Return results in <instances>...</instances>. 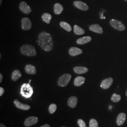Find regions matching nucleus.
Instances as JSON below:
<instances>
[{"label": "nucleus", "mask_w": 127, "mask_h": 127, "mask_svg": "<svg viewBox=\"0 0 127 127\" xmlns=\"http://www.w3.org/2000/svg\"><path fill=\"white\" fill-rule=\"evenodd\" d=\"M71 77V75L69 73L64 74L59 77L58 81V85L60 87L66 86L70 82Z\"/></svg>", "instance_id": "4"}, {"label": "nucleus", "mask_w": 127, "mask_h": 127, "mask_svg": "<svg viewBox=\"0 0 127 127\" xmlns=\"http://www.w3.org/2000/svg\"><path fill=\"white\" fill-rule=\"evenodd\" d=\"M85 79L82 76H77L74 81V84L75 86L79 87L82 86L85 82Z\"/></svg>", "instance_id": "19"}, {"label": "nucleus", "mask_w": 127, "mask_h": 127, "mask_svg": "<svg viewBox=\"0 0 127 127\" xmlns=\"http://www.w3.org/2000/svg\"><path fill=\"white\" fill-rule=\"evenodd\" d=\"M41 127H50V126L49 125V124H46L44 125H42L41 126Z\"/></svg>", "instance_id": "30"}, {"label": "nucleus", "mask_w": 127, "mask_h": 127, "mask_svg": "<svg viewBox=\"0 0 127 127\" xmlns=\"http://www.w3.org/2000/svg\"><path fill=\"white\" fill-rule=\"evenodd\" d=\"M90 127H98V124L96 120L91 119L90 121Z\"/></svg>", "instance_id": "27"}, {"label": "nucleus", "mask_w": 127, "mask_h": 127, "mask_svg": "<svg viewBox=\"0 0 127 127\" xmlns=\"http://www.w3.org/2000/svg\"><path fill=\"white\" fill-rule=\"evenodd\" d=\"M19 9L23 13L26 14H28L32 11L30 7L25 1L20 2L19 4Z\"/></svg>", "instance_id": "9"}, {"label": "nucleus", "mask_w": 127, "mask_h": 127, "mask_svg": "<svg viewBox=\"0 0 127 127\" xmlns=\"http://www.w3.org/2000/svg\"><path fill=\"white\" fill-rule=\"evenodd\" d=\"M73 5L78 9L83 11H86L89 9V6L82 1L76 0L73 2Z\"/></svg>", "instance_id": "10"}, {"label": "nucleus", "mask_w": 127, "mask_h": 127, "mask_svg": "<svg viewBox=\"0 0 127 127\" xmlns=\"http://www.w3.org/2000/svg\"><path fill=\"white\" fill-rule=\"evenodd\" d=\"M110 24L114 29L120 31H123L126 29V27L123 23L116 19L111 20L110 21Z\"/></svg>", "instance_id": "5"}, {"label": "nucleus", "mask_w": 127, "mask_h": 127, "mask_svg": "<svg viewBox=\"0 0 127 127\" xmlns=\"http://www.w3.org/2000/svg\"><path fill=\"white\" fill-rule=\"evenodd\" d=\"M2 75L1 74V73L0 74V82L1 83L2 82Z\"/></svg>", "instance_id": "31"}, {"label": "nucleus", "mask_w": 127, "mask_h": 127, "mask_svg": "<svg viewBox=\"0 0 127 127\" xmlns=\"http://www.w3.org/2000/svg\"><path fill=\"white\" fill-rule=\"evenodd\" d=\"M89 29L92 32L98 33L99 34L103 33V30L102 28L98 24H93V25H91L89 27Z\"/></svg>", "instance_id": "13"}, {"label": "nucleus", "mask_w": 127, "mask_h": 127, "mask_svg": "<svg viewBox=\"0 0 127 127\" xmlns=\"http://www.w3.org/2000/svg\"><path fill=\"white\" fill-rule=\"evenodd\" d=\"M63 11V7L59 3L55 4L54 6V12L56 15H59Z\"/></svg>", "instance_id": "20"}, {"label": "nucleus", "mask_w": 127, "mask_h": 127, "mask_svg": "<svg viewBox=\"0 0 127 127\" xmlns=\"http://www.w3.org/2000/svg\"><path fill=\"white\" fill-rule=\"evenodd\" d=\"M14 103L15 106L18 109H22L24 110H28L31 108V106L28 104H23L17 99L14 100Z\"/></svg>", "instance_id": "11"}, {"label": "nucleus", "mask_w": 127, "mask_h": 127, "mask_svg": "<svg viewBox=\"0 0 127 127\" xmlns=\"http://www.w3.org/2000/svg\"><path fill=\"white\" fill-rule=\"evenodd\" d=\"M73 71L77 74H83L89 71V69L84 66H76L73 68Z\"/></svg>", "instance_id": "17"}, {"label": "nucleus", "mask_w": 127, "mask_h": 127, "mask_svg": "<svg viewBox=\"0 0 127 127\" xmlns=\"http://www.w3.org/2000/svg\"><path fill=\"white\" fill-rule=\"evenodd\" d=\"M113 82V79L112 78H107L103 80L100 84V87L103 89H108L112 85Z\"/></svg>", "instance_id": "8"}, {"label": "nucleus", "mask_w": 127, "mask_h": 127, "mask_svg": "<svg viewBox=\"0 0 127 127\" xmlns=\"http://www.w3.org/2000/svg\"><path fill=\"white\" fill-rule=\"evenodd\" d=\"M91 39H92L91 37L89 36L83 37L78 39L76 41V42L78 44L82 45V44H86V43L90 42L91 40Z\"/></svg>", "instance_id": "18"}, {"label": "nucleus", "mask_w": 127, "mask_h": 127, "mask_svg": "<svg viewBox=\"0 0 127 127\" xmlns=\"http://www.w3.org/2000/svg\"><path fill=\"white\" fill-rule=\"evenodd\" d=\"M83 51L77 47H71L69 50V53L70 56L74 57L82 53Z\"/></svg>", "instance_id": "12"}, {"label": "nucleus", "mask_w": 127, "mask_h": 127, "mask_svg": "<svg viewBox=\"0 0 127 127\" xmlns=\"http://www.w3.org/2000/svg\"><path fill=\"white\" fill-rule=\"evenodd\" d=\"M126 96H127V91H126Z\"/></svg>", "instance_id": "35"}, {"label": "nucleus", "mask_w": 127, "mask_h": 127, "mask_svg": "<svg viewBox=\"0 0 127 127\" xmlns=\"http://www.w3.org/2000/svg\"><path fill=\"white\" fill-rule=\"evenodd\" d=\"M32 23L29 18H24L21 20V28L24 31L29 30L32 27Z\"/></svg>", "instance_id": "6"}, {"label": "nucleus", "mask_w": 127, "mask_h": 127, "mask_svg": "<svg viewBox=\"0 0 127 127\" xmlns=\"http://www.w3.org/2000/svg\"><path fill=\"white\" fill-rule=\"evenodd\" d=\"M57 108V105L55 104H50L49 107V111L50 114H53L56 111Z\"/></svg>", "instance_id": "26"}, {"label": "nucleus", "mask_w": 127, "mask_h": 127, "mask_svg": "<svg viewBox=\"0 0 127 127\" xmlns=\"http://www.w3.org/2000/svg\"><path fill=\"white\" fill-rule=\"evenodd\" d=\"M60 26L62 28H63L67 32H71L72 30V27L70 26V25L66 22H64V21L61 22L60 23Z\"/></svg>", "instance_id": "24"}, {"label": "nucleus", "mask_w": 127, "mask_h": 127, "mask_svg": "<svg viewBox=\"0 0 127 127\" xmlns=\"http://www.w3.org/2000/svg\"><path fill=\"white\" fill-rule=\"evenodd\" d=\"M25 72L29 74H35L36 73V70L34 65L28 64L25 67Z\"/></svg>", "instance_id": "16"}, {"label": "nucleus", "mask_w": 127, "mask_h": 127, "mask_svg": "<svg viewBox=\"0 0 127 127\" xmlns=\"http://www.w3.org/2000/svg\"><path fill=\"white\" fill-rule=\"evenodd\" d=\"M20 51L22 54L29 57L36 56L37 53L34 46L29 44H25L21 46Z\"/></svg>", "instance_id": "2"}, {"label": "nucleus", "mask_w": 127, "mask_h": 127, "mask_svg": "<svg viewBox=\"0 0 127 127\" xmlns=\"http://www.w3.org/2000/svg\"><path fill=\"white\" fill-rule=\"evenodd\" d=\"M77 102H78V99L77 97L75 96H71L68 99L67 104L70 107L73 108L76 106Z\"/></svg>", "instance_id": "15"}, {"label": "nucleus", "mask_w": 127, "mask_h": 127, "mask_svg": "<svg viewBox=\"0 0 127 127\" xmlns=\"http://www.w3.org/2000/svg\"><path fill=\"white\" fill-rule=\"evenodd\" d=\"M73 31L74 33L77 35H82L85 33V31L77 25H75L74 26Z\"/></svg>", "instance_id": "22"}, {"label": "nucleus", "mask_w": 127, "mask_h": 127, "mask_svg": "<svg viewBox=\"0 0 127 127\" xmlns=\"http://www.w3.org/2000/svg\"><path fill=\"white\" fill-rule=\"evenodd\" d=\"M2 1V0H0V5L1 4Z\"/></svg>", "instance_id": "33"}, {"label": "nucleus", "mask_w": 127, "mask_h": 127, "mask_svg": "<svg viewBox=\"0 0 127 127\" xmlns=\"http://www.w3.org/2000/svg\"><path fill=\"white\" fill-rule=\"evenodd\" d=\"M0 127H6L5 126L4 124H0Z\"/></svg>", "instance_id": "32"}, {"label": "nucleus", "mask_w": 127, "mask_h": 127, "mask_svg": "<svg viewBox=\"0 0 127 127\" xmlns=\"http://www.w3.org/2000/svg\"><path fill=\"white\" fill-rule=\"evenodd\" d=\"M4 92V90L3 88L0 87V96H1Z\"/></svg>", "instance_id": "29"}, {"label": "nucleus", "mask_w": 127, "mask_h": 127, "mask_svg": "<svg viewBox=\"0 0 127 127\" xmlns=\"http://www.w3.org/2000/svg\"><path fill=\"white\" fill-rule=\"evenodd\" d=\"M22 76V74L18 70H15L12 73L11 79L13 81H17Z\"/></svg>", "instance_id": "21"}, {"label": "nucleus", "mask_w": 127, "mask_h": 127, "mask_svg": "<svg viewBox=\"0 0 127 127\" xmlns=\"http://www.w3.org/2000/svg\"><path fill=\"white\" fill-rule=\"evenodd\" d=\"M78 124L80 127H86V123L82 119H79L78 120Z\"/></svg>", "instance_id": "28"}, {"label": "nucleus", "mask_w": 127, "mask_h": 127, "mask_svg": "<svg viewBox=\"0 0 127 127\" xmlns=\"http://www.w3.org/2000/svg\"><path fill=\"white\" fill-rule=\"evenodd\" d=\"M126 119V115L125 113H122L119 114L117 118L116 123L118 126H121L125 123Z\"/></svg>", "instance_id": "14"}, {"label": "nucleus", "mask_w": 127, "mask_h": 127, "mask_svg": "<svg viewBox=\"0 0 127 127\" xmlns=\"http://www.w3.org/2000/svg\"><path fill=\"white\" fill-rule=\"evenodd\" d=\"M38 122V119L36 117L31 116L27 118L24 122V125L26 127H30L33 125Z\"/></svg>", "instance_id": "7"}, {"label": "nucleus", "mask_w": 127, "mask_h": 127, "mask_svg": "<svg viewBox=\"0 0 127 127\" xmlns=\"http://www.w3.org/2000/svg\"><path fill=\"white\" fill-rule=\"evenodd\" d=\"M125 0V1H127V0Z\"/></svg>", "instance_id": "36"}, {"label": "nucleus", "mask_w": 127, "mask_h": 127, "mask_svg": "<svg viewBox=\"0 0 127 127\" xmlns=\"http://www.w3.org/2000/svg\"><path fill=\"white\" fill-rule=\"evenodd\" d=\"M31 81V80H29V83H30Z\"/></svg>", "instance_id": "34"}, {"label": "nucleus", "mask_w": 127, "mask_h": 127, "mask_svg": "<svg viewBox=\"0 0 127 127\" xmlns=\"http://www.w3.org/2000/svg\"><path fill=\"white\" fill-rule=\"evenodd\" d=\"M38 45L44 51L49 52L53 49V40L50 33L42 32L38 36Z\"/></svg>", "instance_id": "1"}, {"label": "nucleus", "mask_w": 127, "mask_h": 127, "mask_svg": "<svg viewBox=\"0 0 127 127\" xmlns=\"http://www.w3.org/2000/svg\"><path fill=\"white\" fill-rule=\"evenodd\" d=\"M41 18L44 22H45L47 24H50L51 19H52V16L50 14L45 13L42 15Z\"/></svg>", "instance_id": "23"}, {"label": "nucleus", "mask_w": 127, "mask_h": 127, "mask_svg": "<svg viewBox=\"0 0 127 127\" xmlns=\"http://www.w3.org/2000/svg\"><path fill=\"white\" fill-rule=\"evenodd\" d=\"M33 89L30 83H24L21 86L20 93L25 98H30L33 94Z\"/></svg>", "instance_id": "3"}, {"label": "nucleus", "mask_w": 127, "mask_h": 127, "mask_svg": "<svg viewBox=\"0 0 127 127\" xmlns=\"http://www.w3.org/2000/svg\"></svg>", "instance_id": "37"}, {"label": "nucleus", "mask_w": 127, "mask_h": 127, "mask_svg": "<svg viewBox=\"0 0 127 127\" xmlns=\"http://www.w3.org/2000/svg\"><path fill=\"white\" fill-rule=\"evenodd\" d=\"M121 99V96L120 95L114 93L111 97V100L114 103H117Z\"/></svg>", "instance_id": "25"}]
</instances>
